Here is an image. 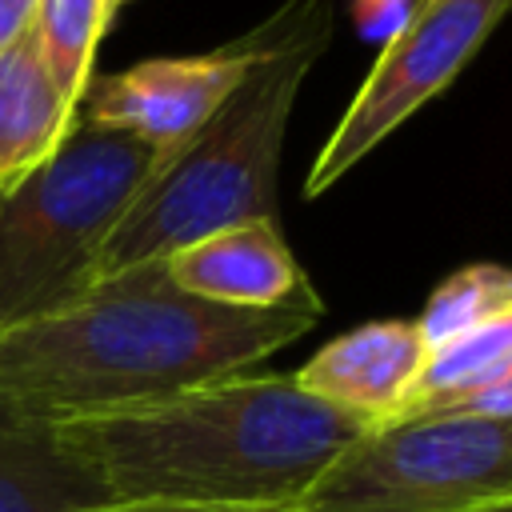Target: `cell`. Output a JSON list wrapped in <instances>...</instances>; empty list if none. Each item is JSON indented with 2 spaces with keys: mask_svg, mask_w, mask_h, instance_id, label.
Wrapping results in <instances>:
<instances>
[{
  "mask_svg": "<svg viewBox=\"0 0 512 512\" xmlns=\"http://www.w3.org/2000/svg\"><path fill=\"white\" fill-rule=\"evenodd\" d=\"M320 316L248 312L188 296L164 260L96 280L80 300L0 332V404L32 424H72L240 376Z\"/></svg>",
  "mask_w": 512,
  "mask_h": 512,
  "instance_id": "cell-1",
  "label": "cell"
},
{
  "mask_svg": "<svg viewBox=\"0 0 512 512\" xmlns=\"http://www.w3.org/2000/svg\"><path fill=\"white\" fill-rule=\"evenodd\" d=\"M112 504H300L368 424L292 376H224L156 404L56 428Z\"/></svg>",
  "mask_w": 512,
  "mask_h": 512,
  "instance_id": "cell-2",
  "label": "cell"
},
{
  "mask_svg": "<svg viewBox=\"0 0 512 512\" xmlns=\"http://www.w3.org/2000/svg\"><path fill=\"white\" fill-rule=\"evenodd\" d=\"M332 36L324 0H288L252 28V64L212 120L140 188L104 244L100 280L248 220H276V168L292 104Z\"/></svg>",
  "mask_w": 512,
  "mask_h": 512,
  "instance_id": "cell-3",
  "label": "cell"
},
{
  "mask_svg": "<svg viewBox=\"0 0 512 512\" xmlns=\"http://www.w3.org/2000/svg\"><path fill=\"white\" fill-rule=\"evenodd\" d=\"M164 164L144 140L72 124L20 184L0 188V332L68 308L100 280V256Z\"/></svg>",
  "mask_w": 512,
  "mask_h": 512,
  "instance_id": "cell-4",
  "label": "cell"
},
{
  "mask_svg": "<svg viewBox=\"0 0 512 512\" xmlns=\"http://www.w3.org/2000/svg\"><path fill=\"white\" fill-rule=\"evenodd\" d=\"M512 496V416L420 412L360 432L304 512H480Z\"/></svg>",
  "mask_w": 512,
  "mask_h": 512,
  "instance_id": "cell-5",
  "label": "cell"
},
{
  "mask_svg": "<svg viewBox=\"0 0 512 512\" xmlns=\"http://www.w3.org/2000/svg\"><path fill=\"white\" fill-rule=\"evenodd\" d=\"M508 12L512 0H416L408 20L384 40L360 92L316 152L304 192L320 196L332 188L412 112L440 96Z\"/></svg>",
  "mask_w": 512,
  "mask_h": 512,
  "instance_id": "cell-6",
  "label": "cell"
},
{
  "mask_svg": "<svg viewBox=\"0 0 512 512\" xmlns=\"http://www.w3.org/2000/svg\"><path fill=\"white\" fill-rule=\"evenodd\" d=\"M252 64V32L204 56H152L112 76H92L76 100V120L144 140L172 156L232 96Z\"/></svg>",
  "mask_w": 512,
  "mask_h": 512,
  "instance_id": "cell-7",
  "label": "cell"
},
{
  "mask_svg": "<svg viewBox=\"0 0 512 512\" xmlns=\"http://www.w3.org/2000/svg\"><path fill=\"white\" fill-rule=\"evenodd\" d=\"M164 268L176 288L208 304L248 312H324L316 288L276 232V220H248L200 236L164 256Z\"/></svg>",
  "mask_w": 512,
  "mask_h": 512,
  "instance_id": "cell-8",
  "label": "cell"
},
{
  "mask_svg": "<svg viewBox=\"0 0 512 512\" xmlns=\"http://www.w3.org/2000/svg\"><path fill=\"white\" fill-rule=\"evenodd\" d=\"M428 352L416 320H368L328 340L292 380L328 408L376 428L404 416Z\"/></svg>",
  "mask_w": 512,
  "mask_h": 512,
  "instance_id": "cell-9",
  "label": "cell"
},
{
  "mask_svg": "<svg viewBox=\"0 0 512 512\" xmlns=\"http://www.w3.org/2000/svg\"><path fill=\"white\" fill-rule=\"evenodd\" d=\"M112 504L100 472L48 424L0 404V512H96Z\"/></svg>",
  "mask_w": 512,
  "mask_h": 512,
  "instance_id": "cell-10",
  "label": "cell"
},
{
  "mask_svg": "<svg viewBox=\"0 0 512 512\" xmlns=\"http://www.w3.org/2000/svg\"><path fill=\"white\" fill-rule=\"evenodd\" d=\"M76 104L52 80L36 32L0 52V188L32 176L72 132Z\"/></svg>",
  "mask_w": 512,
  "mask_h": 512,
  "instance_id": "cell-11",
  "label": "cell"
},
{
  "mask_svg": "<svg viewBox=\"0 0 512 512\" xmlns=\"http://www.w3.org/2000/svg\"><path fill=\"white\" fill-rule=\"evenodd\" d=\"M508 372H512V312L432 348L404 416L452 412L488 384L504 380Z\"/></svg>",
  "mask_w": 512,
  "mask_h": 512,
  "instance_id": "cell-12",
  "label": "cell"
},
{
  "mask_svg": "<svg viewBox=\"0 0 512 512\" xmlns=\"http://www.w3.org/2000/svg\"><path fill=\"white\" fill-rule=\"evenodd\" d=\"M112 24L108 0H36L32 32L52 80L76 104L92 80V60Z\"/></svg>",
  "mask_w": 512,
  "mask_h": 512,
  "instance_id": "cell-13",
  "label": "cell"
},
{
  "mask_svg": "<svg viewBox=\"0 0 512 512\" xmlns=\"http://www.w3.org/2000/svg\"><path fill=\"white\" fill-rule=\"evenodd\" d=\"M512 312V268L504 264H468L436 284L420 312V332L428 348H440L496 316Z\"/></svg>",
  "mask_w": 512,
  "mask_h": 512,
  "instance_id": "cell-14",
  "label": "cell"
},
{
  "mask_svg": "<svg viewBox=\"0 0 512 512\" xmlns=\"http://www.w3.org/2000/svg\"><path fill=\"white\" fill-rule=\"evenodd\" d=\"M412 4L416 0H356V20H360L364 36H384L388 40L408 20Z\"/></svg>",
  "mask_w": 512,
  "mask_h": 512,
  "instance_id": "cell-15",
  "label": "cell"
},
{
  "mask_svg": "<svg viewBox=\"0 0 512 512\" xmlns=\"http://www.w3.org/2000/svg\"><path fill=\"white\" fill-rule=\"evenodd\" d=\"M96 512H304L300 504H268V508H252V504H104Z\"/></svg>",
  "mask_w": 512,
  "mask_h": 512,
  "instance_id": "cell-16",
  "label": "cell"
},
{
  "mask_svg": "<svg viewBox=\"0 0 512 512\" xmlns=\"http://www.w3.org/2000/svg\"><path fill=\"white\" fill-rule=\"evenodd\" d=\"M36 0H0V52L32 28Z\"/></svg>",
  "mask_w": 512,
  "mask_h": 512,
  "instance_id": "cell-17",
  "label": "cell"
},
{
  "mask_svg": "<svg viewBox=\"0 0 512 512\" xmlns=\"http://www.w3.org/2000/svg\"><path fill=\"white\" fill-rule=\"evenodd\" d=\"M480 512H512V496L500 500V504H492V508H480Z\"/></svg>",
  "mask_w": 512,
  "mask_h": 512,
  "instance_id": "cell-18",
  "label": "cell"
},
{
  "mask_svg": "<svg viewBox=\"0 0 512 512\" xmlns=\"http://www.w3.org/2000/svg\"><path fill=\"white\" fill-rule=\"evenodd\" d=\"M124 4H128V0H108V12H112V16H116V12H120V8H124Z\"/></svg>",
  "mask_w": 512,
  "mask_h": 512,
  "instance_id": "cell-19",
  "label": "cell"
}]
</instances>
